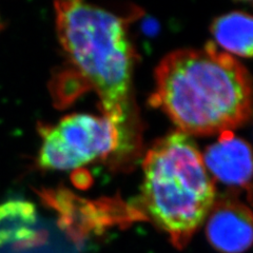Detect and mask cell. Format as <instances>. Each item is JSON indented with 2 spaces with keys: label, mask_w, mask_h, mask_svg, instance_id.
Returning <instances> with one entry per match:
<instances>
[{
  "label": "cell",
  "mask_w": 253,
  "mask_h": 253,
  "mask_svg": "<svg viewBox=\"0 0 253 253\" xmlns=\"http://www.w3.org/2000/svg\"><path fill=\"white\" fill-rule=\"evenodd\" d=\"M187 135L232 132L251 116L247 69L213 42L174 51L155 70L150 99Z\"/></svg>",
  "instance_id": "1"
},
{
  "label": "cell",
  "mask_w": 253,
  "mask_h": 253,
  "mask_svg": "<svg viewBox=\"0 0 253 253\" xmlns=\"http://www.w3.org/2000/svg\"><path fill=\"white\" fill-rule=\"evenodd\" d=\"M60 43L100 99L104 116L130 141L136 122L131 101L133 50L126 23L113 13L82 1L55 3Z\"/></svg>",
  "instance_id": "2"
},
{
  "label": "cell",
  "mask_w": 253,
  "mask_h": 253,
  "mask_svg": "<svg viewBox=\"0 0 253 253\" xmlns=\"http://www.w3.org/2000/svg\"><path fill=\"white\" fill-rule=\"evenodd\" d=\"M215 200L214 179L187 134L172 132L147 152L142 204L150 218L177 248L188 244Z\"/></svg>",
  "instance_id": "3"
},
{
  "label": "cell",
  "mask_w": 253,
  "mask_h": 253,
  "mask_svg": "<svg viewBox=\"0 0 253 253\" xmlns=\"http://www.w3.org/2000/svg\"><path fill=\"white\" fill-rule=\"evenodd\" d=\"M38 164L42 169L71 170L134 145L106 116L73 114L58 124L42 126Z\"/></svg>",
  "instance_id": "4"
},
{
  "label": "cell",
  "mask_w": 253,
  "mask_h": 253,
  "mask_svg": "<svg viewBox=\"0 0 253 253\" xmlns=\"http://www.w3.org/2000/svg\"><path fill=\"white\" fill-rule=\"evenodd\" d=\"M211 32L225 51L241 57H251L253 22L249 14L234 11L220 16L213 21Z\"/></svg>",
  "instance_id": "7"
},
{
  "label": "cell",
  "mask_w": 253,
  "mask_h": 253,
  "mask_svg": "<svg viewBox=\"0 0 253 253\" xmlns=\"http://www.w3.org/2000/svg\"><path fill=\"white\" fill-rule=\"evenodd\" d=\"M203 160L213 179L226 186L247 189L250 193L252 162L247 141L232 132L221 133L219 139L206 149Z\"/></svg>",
  "instance_id": "6"
},
{
  "label": "cell",
  "mask_w": 253,
  "mask_h": 253,
  "mask_svg": "<svg viewBox=\"0 0 253 253\" xmlns=\"http://www.w3.org/2000/svg\"><path fill=\"white\" fill-rule=\"evenodd\" d=\"M206 233L221 253H243L252 243V215L246 205L232 196L214 202L207 216Z\"/></svg>",
  "instance_id": "5"
}]
</instances>
